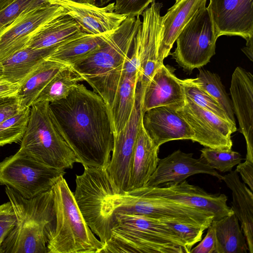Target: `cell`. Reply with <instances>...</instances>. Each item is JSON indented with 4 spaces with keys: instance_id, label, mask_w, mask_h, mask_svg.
Masks as SVG:
<instances>
[{
    "instance_id": "obj_37",
    "label": "cell",
    "mask_w": 253,
    "mask_h": 253,
    "mask_svg": "<svg viewBox=\"0 0 253 253\" xmlns=\"http://www.w3.org/2000/svg\"><path fill=\"white\" fill-rule=\"evenodd\" d=\"M40 0H17L0 11V32L13 22L22 13L39 3Z\"/></svg>"
},
{
    "instance_id": "obj_34",
    "label": "cell",
    "mask_w": 253,
    "mask_h": 253,
    "mask_svg": "<svg viewBox=\"0 0 253 253\" xmlns=\"http://www.w3.org/2000/svg\"><path fill=\"white\" fill-rule=\"evenodd\" d=\"M200 157L212 169L221 172H230L243 160L238 152L229 149L205 147L200 150Z\"/></svg>"
},
{
    "instance_id": "obj_13",
    "label": "cell",
    "mask_w": 253,
    "mask_h": 253,
    "mask_svg": "<svg viewBox=\"0 0 253 253\" xmlns=\"http://www.w3.org/2000/svg\"><path fill=\"white\" fill-rule=\"evenodd\" d=\"M162 6V3L154 1L144 10L141 14L142 21L133 41L131 54L141 63L138 83L143 89L156 70L163 64L158 58Z\"/></svg>"
},
{
    "instance_id": "obj_1",
    "label": "cell",
    "mask_w": 253,
    "mask_h": 253,
    "mask_svg": "<svg viewBox=\"0 0 253 253\" xmlns=\"http://www.w3.org/2000/svg\"><path fill=\"white\" fill-rule=\"evenodd\" d=\"M68 144L84 168L106 169L113 147L110 111L102 98L77 84L64 99L49 103Z\"/></svg>"
},
{
    "instance_id": "obj_9",
    "label": "cell",
    "mask_w": 253,
    "mask_h": 253,
    "mask_svg": "<svg viewBox=\"0 0 253 253\" xmlns=\"http://www.w3.org/2000/svg\"><path fill=\"white\" fill-rule=\"evenodd\" d=\"M203 4L182 30L170 53L183 70L191 74L208 63L215 54L217 39L210 13Z\"/></svg>"
},
{
    "instance_id": "obj_19",
    "label": "cell",
    "mask_w": 253,
    "mask_h": 253,
    "mask_svg": "<svg viewBox=\"0 0 253 253\" xmlns=\"http://www.w3.org/2000/svg\"><path fill=\"white\" fill-rule=\"evenodd\" d=\"M204 173L223 180V176L211 168L201 157L177 150L166 157L159 159L155 171L145 187H157L168 182H180L193 175Z\"/></svg>"
},
{
    "instance_id": "obj_47",
    "label": "cell",
    "mask_w": 253,
    "mask_h": 253,
    "mask_svg": "<svg viewBox=\"0 0 253 253\" xmlns=\"http://www.w3.org/2000/svg\"><path fill=\"white\" fill-rule=\"evenodd\" d=\"M113 0H96V2L97 1L98 3L99 4L98 5V6H104L105 5H106L108 3H109L111 1Z\"/></svg>"
},
{
    "instance_id": "obj_22",
    "label": "cell",
    "mask_w": 253,
    "mask_h": 253,
    "mask_svg": "<svg viewBox=\"0 0 253 253\" xmlns=\"http://www.w3.org/2000/svg\"><path fill=\"white\" fill-rule=\"evenodd\" d=\"M207 0H178L161 16L162 30L158 49L161 64L170 53L179 34L196 11Z\"/></svg>"
},
{
    "instance_id": "obj_20",
    "label": "cell",
    "mask_w": 253,
    "mask_h": 253,
    "mask_svg": "<svg viewBox=\"0 0 253 253\" xmlns=\"http://www.w3.org/2000/svg\"><path fill=\"white\" fill-rule=\"evenodd\" d=\"M170 106H159L145 111L142 117L143 126L157 146L177 140L193 141L194 133L186 121Z\"/></svg>"
},
{
    "instance_id": "obj_8",
    "label": "cell",
    "mask_w": 253,
    "mask_h": 253,
    "mask_svg": "<svg viewBox=\"0 0 253 253\" xmlns=\"http://www.w3.org/2000/svg\"><path fill=\"white\" fill-rule=\"evenodd\" d=\"M65 173L64 169L46 165L20 149L0 162V184L26 199L51 189Z\"/></svg>"
},
{
    "instance_id": "obj_44",
    "label": "cell",
    "mask_w": 253,
    "mask_h": 253,
    "mask_svg": "<svg viewBox=\"0 0 253 253\" xmlns=\"http://www.w3.org/2000/svg\"><path fill=\"white\" fill-rule=\"evenodd\" d=\"M253 37H250L246 39V45L242 49L243 52L247 55V56L251 61H253Z\"/></svg>"
},
{
    "instance_id": "obj_32",
    "label": "cell",
    "mask_w": 253,
    "mask_h": 253,
    "mask_svg": "<svg viewBox=\"0 0 253 253\" xmlns=\"http://www.w3.org/2000/svg\"><path fill=\"white\" fill-rule=\"evenodd\" d=\"M197 85L223 108L230 121L236 125L235 115L231 98L227 93L220 77L210 71L199 68V73L193 78Z\"/></svg>"
},
{
    "instance_id": "obj_18",
    "label": "cell",
    "mask_w": 253,
    "mask_h": 253,
    "mask_svg": "<svg viewBox=\"0 0 253 253\" xmlns=\"http://www.w3.org/2000/svg\"><path fill=\"white\" fill-rule=\"evenodd\" d=\"M230 92L239 131L246 142V161L253 162V76L241 67L234 70Z\"/></svg>"
},
{
    "instance_id": "obj_6",
    "label": "cell",
    "mask_w": 253,
    "mask_h": 253,
    "mask_svg": "<svg viewBox=\"0 0 253 253\" xmlns=\"http://www.w3.org/2000/svg\"><path fill=\"white\" fill-rule=\"evenodd\" d=\"M19 149L57 169H71L78 163L47 101L34 102L30 107L27 128Z\"/></svg>"
},
{
    "instance_id": "obj_39",
    "label": "cell",
    "mask_w": 253,
    "mask_h": 253,
    "mask_svg": "<svg viewBox=\"0 0 253 253\" xmlns=\"http://www.w3.org/2000/svg\"><path fill=\"white\" fill-rule=\"evenodd\" d=\"M16 223V215L10 201L0 205V248Z\"/></svg>"
},
{
    "instance_id": "obj_30",
    "label": "cell",
    "mask_w": 253,
    "mask_h": 253,
    "mask_svg": "<svg viewBox=\"0 0 253 253\" xmlns=\"http://www.w3.org/2000/svg\"><path fill=\"white\" fill-rule=\"evenodd\" d=\"M65 66L46 59L34 69L20 84L18 95L22 108L30 107L47 83Z\"/></svg>"
},
{
    "instance_id": "obj_14",
    "label": "cell",
    "mask_w": 253,
    "mask_h": 253,
    "mask_svg": "<svg viewBox=\"0 0 253 253\" xmlns=\"http://www.w3.org/2000/svg\"><path fill=\"white\" fill-rule=\"evenodd\" d=\"M176 111L191 128L194 133L193 142L205 147L231 149V136L237 130L236 125L201 108L187 96L184 104Z\"/></svg>"
},
{
    "instance_id": "obj_4",
    "label": "cell",
    "mask_w": 253,
    "mask_h": 253,
    "mask_svg": "<svg viewBox=\"0 0 253 253\" xmlns=\"http://www.w3.org/2000/svg\"><path fill=\"white\" fill-rule=\"evenodd\" d=\"M52 190L55 220L47 234V253H100L104 245L85 222L63 176Z\"/></svg>"
},
{
    "instance_id": "obj_31",
    "label": "cell",
    "mask_w": 253,
    "mask_h": 253,
    "mask_svg": "<svg viewBox=\"0 0 253 253\" xmlns=\"http://www.w3.org/2000/svg\"><path fill=\"white\" fill-rule=\"evenodd\" d=\"M82 77L70 65L60 70L40 92L36 101L49 103L65 98L79 82Z\"/></svg>"
},
{
    "instance_id": "obj_46",
    "label": "cell",
    "mask_w": 253,
    "mask_h": 253,
    "mask_svg": "<svg viewBox=\"0 0 253 253\" xmlns=\"http://www.w3.org/2000/svg\"><path fill=\"white\" fill-rule=\"evenodd\" d=\"M44 0H40L39 3L42 2ZM75 2L83 3H86L90 4L92 5H96V0H70Z\"/></svg>"
},
{
    "instance_id": "obj_16",
    "label": "cell",
    "mask_w": 253,
    "mask_h": 253,
    "mask_svg": "<svg viewBox=\"0 0 253 253\" xmlns=\"http://www.w3.org/2000/svg\"><path fill=\"white\" fill-rule=\"evenodd\" d=\"M216 36H253V0H210Z\"/></svg>"
},
{
    "instance_id": "obj_5",
    "label": "cell",
    "mask_w": 253,
    "mask_h": 253,
    "mask_svg": "<svg viewBox=\"0 0 253 253\" xmlns=\"http://www.w3.org/2000/svg\"><path fill=\"white\" fill-rule=\"evenodd\" d=\"M111 241L119 253L190 252L184 242L162 220L135 214L114 215Z\"/></svg>"
},
{
    "instance_id": "obj_2",
    "label": "cell",
    "mask_w": 253,
    "mask_h": 253,
    "mask_svg": "<svg viewBox=\"0 0 253 253\" xmlns=\"http://www.w3.org/2000/svg\"><path fill=\"white\" fill-rule=\"evenodd\" d=\"M141 23L139 16L126 17L98 48L71 65L102 98L109 109Z\"/></svg>"
},
{
    "instance_id": "obj_15",
    "label": "cell",
    "mask_w": 253,
    "mask_h": 253,
    "mask_svg": "<svg viewBox=\"0 0 253 253\" xmlns=\"http://www.w3.org/2000/svg\"><path fill=\"white\" fill-rule=\"evenodd\" d=\"M163 186L144 187L149 195L171 200L214 215L213 220L220 219L233 212L227 204V197L223 194H210L201 187L184 180L168 182Z\"/></svg>"
},
{
    "instance_id": "obj_45",
    "label": "cell",
    "mask_w": 253,
    "mask_h": 253,
    "mask_svg": "<svg viewBox=\"0 0 253 253\" xmlns=\"http://www.w3.org/2000/svg\"><path fill=\"white\" fill-rule=\"evenodd\" d=\"M17 0H0V11L6 8Z\"/></svg>"
},
{
    "instance_id": "obj_29",
    "label": "cell",
    "mask_w": 253,
    "mask_h": 253,
    "mask_svg": "<svg viewBox=\"0 0 253 253\" xmlns=\"http://www.w3.org/2000/svg\"><path fill=\"white\" fill-rule=\"evenodd\" d=\"M213 221L216 240L214 253L249 252L246 238L234 213Z\"/></svg>"
},
{
    "instance_id": "obj_26",
    "label": "cell",
    "mask_w": 253,
    "mask_h": 253,
    "mask_svg": "<svg viewBox=\"0 0 253 253\" xmlns=\"http://www.w3.org/2000/svg\"><path fill=\"white\" fill-rule=\"evenodd\" d=\"M82 33L76 21L66 14L42 26L32 36L26 46L34 48L58 46Z\"/></svg>"
},
{
    "instance_id": "obj_7",
    "label": "cell",
    "mask_w": 253,
    "mask_h": 253,
    "mask_svg": "<svg viewBox=\"0 0 253 253\" xmlns=\"http://www.w3.org/2000/svg\"><path fill=\"white\" fill-rule=\"evenodd\" d=\"M106 201L109 213L112 217L118 213L135 214L185 223L205 229L214 219V215L211 213L151 196L143 187L122 191L112 185L107 190Z\"/></svg>"
},
{
    "instance_id": "obj_27",
    "label": "cell",
    "mask_w": 253,
    "mask_h": 253,
    "mask_svg": "<svg viewBox=\"0 0 253 253\" xmlns=\"http://www.w3.org/2000/svg\"><path fill=\"white\" fill-rule=\"evenodd\" d=\"M140 74L124 73L109 109L114 135L118 134L128 121L135 103L136 87Z\"/></svg>"
},
{
    "instance_id": "obj_23",
    "label": "cell",
    "mask_w": 253,
    "mask_h": 253,
    "mask_svg": "<svg viewBox=\"0 0 253 253\" xmlns=\"http://www.w3.org/2000/svg\"><path fill=\"white\" fill-rule=\"evenodd\" d=\"M159 147L146 132L142 120L132 157L128 191L146 186L157 168Z\"/></svg>"
},
{
    "instance_id": "obj_35",
    "label": "cell",
    "mask_w": 253,
    "mask_h": 253,
    "mask_svg": "<svg viewBox=\"0 0 253 253\" xmlns=\"http://www.w3.org/2000/svg\"><path fill=\"white\" fill-rule=\"evenodd\" d=\"M182 83L186 96L201 108L233 124L220 105L201 89L193 78L182 80Z\"/></svg>"
},
{
    "instance_id": "obj_38",
    "label": "cell",
    "mask_w": 253,
    "mask_h": 253,
    "mask_svg": "<svg viewBox=\"0 0 253 253\" xmlns=\"http://www.w3.org/2000/svg\"><path fill=\"white\" fill-rule=\"evenodd\" d=\"M115 12L127 17L141 15L144 10L155 0H114Z\"/></svg>"
},
{
    "instance_id": "obj_11",
    "label": "cell",
    "mask_w": 253,
    "mask_h": 253,
    "mask_svg": "<svg viewBox=\"0 0 253 253\" xmlns=\"http://www.w3.org/2000/svg\"><path fill=\"white\" fill-rule=\"evenodd\" d=\"M66 14L62 6L47 0L24 11L0 32V63L26 47L32 36L43 25Z\"/></svg>"
},
{
    "instance_id": "obj_21",
    "label": "cell",
    "mask_w": 253,
    "mask_h": 253,
    "mask_svg": "<svg viewBox=\"0 0 253 253\" xmlns=\"http://www.w3.org/2000/svg\"><path fill=\"white\" fill-rule=\"evenodd\" d=\"M174 69L163 64L143 89V111L159 106L178 109L185 103L186 95L182 80L174 73Z\"/></svg>"
},
{
    "instance_id": "obj_17",
    "label": "cell",
    "mask_w": 253,
    "mask_h": 253,
    "mask_svg": "<svg viewBox=\"0 0 253 253\" xmlns=\"http://www.w3.org/2000/svg\"><path fill=\"white\" fill-rule=\"evenodd\" d=\"M62 6L80 27L81 31L92 35L112 33L126 18L115 12V2L103 7L75 2L70 0H47Z\"/></svg>"
},
{
    "instance_id": "obj_24",
    "label": "cell",
    "mask_w": 253,
    "mask_h": 253,
    "mask_svg": "<svg viewBox=\"0 0 253 253\" xmlns=\"http://www.w3.org/2000/svg\"><path fill=\"white\" fill-rule=\"evenodd\" d=\"M223 180L232 192L231 209L240 221L249 252L253 253V194L241 181L236 170L223 176Z\"/></svg>"
},
{
    "instance_id": "obj_41",
    "label": "cell",
    "mask_w": 253,
    "mask_h": 253,
    "mask_svg": "<svg viewBox=\"0 0 253 253\" xmlns=\"http://www.w3.org/2000/svg\"><path fill=\"white\" fill-rule=\"evenodd\" d=\"M204 238L195 247L191 249L190 253H214L215 249V233L213 221L208 227Z\"/></svg>"
},
{
    "instance_id": "obj_28",
    "label": "cell",
    "mask_w": 253,
    "mask_h": 253,
    "mask_svg": "<svg viewBox=\"0 0 253 253\" xmlns=\"http://www.w3.org/2000/svg\"><path fill=\"white\" fill-rule=\"evenodd\" d=\"M113 32L100 35L83 32L59 45L46 59L71 66L98 48Z\"/></svg>"
},
{
    "instance_id": "obj_12",
    "label": "cell",
    "mask_w": 253,
    "mask_h": 253,
    "mask_svg": "<svg viewBox=\"0 0 253 253\" xmlns=\"http://www.w3.org/2000/svg\"><path fill=\"white\" fill-rule=\"evenodd\" d=\"M143 94V89L137 84L135 105L125 127L114 135L112 156L106 169L116 187L122 191L128 189L133 150L144 114Z\"/></svg>"
},
{
    "instance_id": "obj_42",
    "label": "cell",
    "mask_w": 253,
    "mask_h": 253,
    "mask_svg": "<svg viewBox=\"0 0 253 253\" xmlns=\"http://www.w3.org/2000/svg\"><path fill=\"white\" fill-rule=\"evenodd\" d=\"M235 169L239 173L243 182L246 184L250 189L253 190V162L246 161L237 165Z\"/></svg>"
},
{
    "instance_id": "obj_33",
    "label": "cell",
    "mask_w": 253,
    "mask_h": 253,
    "mask_svg": "<svg viewBox=\"0 0 253 253\" xmlns=\"http://www.w3.org/2000/svg\"><path fill=\"white\" fill-rule=\"evenodd\" d=\"M30 113V107H25L0 123V147L21 142L27 128Z\"/></svg>"
},
{
    "instance_id": "obj_40",
    "label": "cell",
    "mask_w": 253,
    "mask_h": 253,
    "mask_svg": "<svg viewBox=\"0 0 253 253\" xmlns=\"http://www.w3.org/2000/svg\"><path fill=\"white\" fill-rule=\"evenodd\" d=\"M22 109L18 94L0 98V123Z\"/></svg>"
},
{
    "instance_id": "obj_43",
    "label": "cell",
    "mask_w": 253,
    "mask_h": 253,
    "mask_svg": "<svg viewBox=\"0 0 253 253\" xmlns=\"http://www.w3.org/2000/svg\"><path fill=\"white\" fill-rule=\"evenodd\" d=\"M20 84L0 80V98L17 95Z\"/></svg>"
},
{
    "instance_id": "obj_3",
    "label": "cell",
    "mask_w": 253,
    "mask_h": 253,
    "mask_svg": "<svg viewBox=\"0 0 253 253\" xmlns=\"http://www.w3.org/2000/svg\"><path fill=\"white\" fill-rule=\"evenodd\" d=\"M5 192L16 223L3 241L0 253H47V234L55 220L52 188L31 199L8 186Z\"/></svg>"
},
{
    "instance_id": "obj_36",
    "label": "cell",
    "mask_w": 253,
    "mask_h": 253,
    "mask_svg": "<svg viewBox=\"0 0 253 253\" xmlns=\"http://www.w3.org/2000/svg\"><path fill=\"white\" fill-rule=\"evenodd\" d=\"M163 221L174 231L191 250L192 247L202 240L204 228L173 221Z\"/></svg>"
},
{
    "instance_id": "obj_25",
    "label": "cell",
    "mask_w": 253,
    "mask_h": 253,
    "mask_svg": "<svg viewBox=\"0 0 253 253\" xmlns=\"http://www.w3.org/2000/svg\"><path fill=\"white\" fill-rule=\"evenodd\" d=\"M58 46L44 48L26 46L17 51L0 63V80L20 84Z\"/></svg>"
},
{
    "instance_id": "obj_48",
    "label": "cell",
    "mask_w": 253,
    "mask_h": 253,
    "mask_svg": "<svg viewBox=\"0 0 253 253\" xmlns=\"http://www.w3.org/2000/svg\"><path fill=\"white\" fill-rule=\"evenodd\" d=\"M177 0H175L176 1H177Z\"/></svg>"
},
{
    "instance_id": "obj_10",
    "label": "cell",
    "mask_w": 253,
    "mask_h": 253,
    "mask_svg": "<svg viewBox=\"0 0 253 253\" xmlns=\"http://www.w3.org/2000/svg\"><path fill=\"white\" fill-rule=\"evenodd\" d=\"M106 171L105 169L84 168L81 175H76L74 193L85 222L104 245L109 240L111 232L105 217Z\"/></svg>"
}]
</instances>
